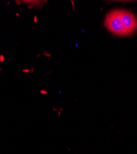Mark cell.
Segmentation results:
<instances>
[{"label":"cell","mask_w":137,"mask_h":154,"mask_svg":"<svg viewBox=\"0 0 137 154\" xmlns=\"http://www.w3.org/2000/svg\"><path fill=\"white\" fill-rule=\"evenodd\" d=\"M105 26L111 32L119 36H126L129 33L120 20L118 9L114 10L107 14Z\"/></svg>","instance_id":"1"},{"label":"cell","mask_w":137,"mask_h":154,"mask_svg":"<svg viewBox=\"0 0 137 154\" xmlns=\"http://www.w3.org/2000/svg\"><path fill=\"white\" fill-rule=\"evenodd\" d=\"M120 20L129 35L137 30V19L132 12L126 10H118Z\"/></svg>","instance_id":"2"}]
</instances>
